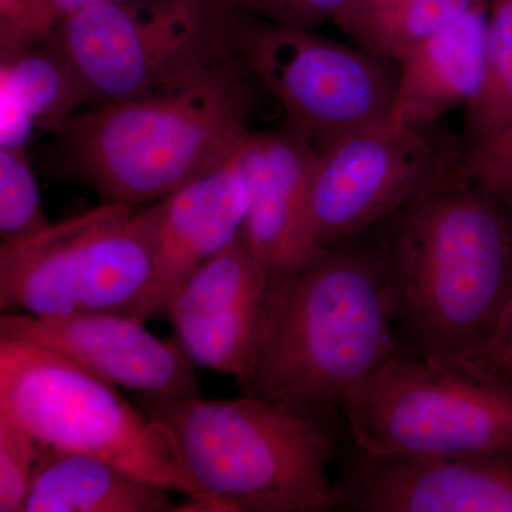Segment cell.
I'll use <instances>...</instances> for the list:
<instances>
[{
  "mask_svg": "<svg viewBox=\"0 0 512 512\" xmlns=\"http://www.w3.org/2000/svg\"><path fill=\"white\" fill-rule=\"evenodd\" d=\"M375 228L397 342L430 365L468 370L512 301L508 205L460 185Z\"/></svg>",
  "mask_w": 512,
  "mask_h": 512,
  "instance_id": "1",
  "label": "cell"
},
{
  "mask_svg": "<svg viewBox=\"0 0 512 512\" xmlns=\"http://www.w3.org/2000/svg\"><path fill=\"white\" fill-rule=\"evenodd\" d=\"M399 348L377 229L323 252L272 303L242 394L335 421Z\"/></svg>",
  "mask_w": 512,
  "mask_h": 512,
  "instance_id": "2",
  "label": "cell"
},
{
  "mask_svg": "<svg viewBox=\"0 0 512 512\" xmlns=\"http://www.w3.org/2000/svg\"><path fill=\"white\" fill-rule=\"evenodd\" d=\"M262 90L241 59L171 92L87 107L56 131L57 165L103 202H157L244 143Z\"/></svg>",
  "mask_w": 512,
  "mask_h": 512,
  "instance_id": "3",
  "label": "cell"
},
{
  "mask_svg": "<svg viewBox=\"0 0 512 512\" xmlns=\"http://www.w3.org/2000/svg\"><path fill=\"white\" fill-rule=\"evenodd\" d=\"M137 402L218 512L336 511L335 421L248 394L234 400L137 394Z\"/></svg>",
  "mask_w": 512,
  "mask_h": 512,
  "instance_id": "4",
  "label": "cell"
},
{
  "mask_svg": "<svg viewBox=\"0 0 512 512\" xmlns=\"http://www.w3.org/2000/svg\"><path fill=\"white\" fill-rule=\"evenodd\" d=\"M242 20L228 0H111L67 16L45 40L99 106L180 89L238 59Z\"/></svg>",
  "mask_w": 512,
  "mask_h": 512,
  "instance_id": "5",
  "label": "cell"
},
{
  "mask_svg": "<svg viewBox=\"0 0 512 512\" xmlns=\"http://www.w3.org/2000/svg\"><path fill=\"white\" fill-rule=\"evenodd\" d=\"M164 201L114 202L0 245V309L39 318L110 313L137 319L157 266Z\"/></svg>",
  "mask_w": 512,
  "mask_h": 512,
  "instance_id": "6",
  "label": "cell"
},
{
  "mask_svg": "<svg viewBox=\"0 0 512 512\" xmlns=\"http://www.w3.org/2000/svg\"><path fill=\"white\" fill-rule=\"evenodd\" d=\"M0 409L25 427L37 450L103 458L183 494L192 511L218 512L184 473L160 427L114 386L50 350L0 338Z\"/></svg>",
  "mask_w": 512,
  "mask_h": 512,
  "instance_id": "7",
  "label": "cell"
},
{
  "mask_svg": "<svg viewBox=\"0 0 512 512\" xmlns=\"http://www.w3.org/2000/svg\"><path fill=\"white\" fill-rule=\"evenodd\" d=\"M350 443L375 456L512 454V393L467 369L434 366L402 346L346 400Z\"/></svg>",
  "mask_w": 512,
  "mask_h": 512,
  "instance_id": "8",
  "label": "cell"
},
{
  "mask_svg": "<svg viewBox=\"0 0 512 512\" xmlns=\"http://www.w3.org/2000/svg\"><path fill=\"white\" fill-rule=\"evenodd\" d=\"M468 177L461 137L440 123H383L319 154L309 191V264L328 249L370 231L410 205Z\"/></svg>",
  "mask_w": 512,
  "mask_h": 512,
  "instance_id": "9",
  "label": "cell"
},
{
  "mask_svg": "<svg viewBox=\"0 0 512 512\" xmlns=\"http://www.w3.org/2000/svg\"><path fill=\"white\" fill-rule=\"evenodd\" d=\"M238 57L286 116V127L319 154L389 121L399 63L245 15Z\"/></svg>",
  "mask_w": 512,
  "mask_h": 512,
  "instance_id": "10",
  "label": "cell"
},
{
  "mask_svg": "<svg viewBox=\"0 0 512 512\" xmlns=\"http://www.w3.org/2000/svg\"><path fill=\"white\" fill-rule=\"evenodd\" d=\"M0 338L39 346L111 386L161 399L201 396L194 363L178 343L157 338L144 322L110 313L39 316L2 312Z\"/></svg>",
  "mask_w": 512,
  "mask_h": 512,
  "instance_id": "11",
  "label": "cell"
},
{
  "mask_svg": "<svg viewBox=\"0 0 512 512\" xmlns=\"http://www.w3.org/2000/svg\"><path fill=\"white\" fill-rule=\"evenodd\" d=\"M269 288L244 229L178 288L165 306L194 365L241 383L268 312Z\"/></svg>",
  "mask_w": 512,
  "mask_h": 512,
  "instance_id": "12",
  "label": "cell"
},
{
  "mask_svg": "<svg viewBox=\"0 0 512 512\" xmlns=\"http://www.w3.org/2000/svg\"><path fill=\"white\" fill-rule=\"evenodd\" d=\"M164 198L153 284L137 320L164 312L175 292L201 265L227 247L247 221L252 198V140Z\"/></svg>",
  "mask_w": 512,
  "mask_h": 512,
  "instance_id": "13",
  "label": "cell"
},
{
  "mask_svg": "<svg viewBox=\"0 0 512 512\" xmlns=\"http://www.w3.org/2000/svg\"><path fill=\"white\" fill-rule=\"evenodd\" d=\"M318 160V151L286 126L254 131L252 198L244 234L268 281V311L309 264L306 215Z\"/></svg>",
  "mask_w": 512,
  "mask_h": 512,
  "instance_id": "14",
  "label": "cell"
},
{
  "mask_svg": "<svg viewBox=\"0 0 512 512\" xmlns=\"http://www.w3.org/2000/svg\"><path fill=\"white\" fill-rule=\"evenodd\" d=\"M490 5L454 20L399 64L389 123H440L448 111L466 109L477 99L484 83Z\"/></svg>",
  "mask_w": 512,
  "mask_h": 512,
  "instance_id": "15",
  "label": "cell"
},
{
  "mask_svg": "<svg viewBox=\"0 0 512 512\" xmlns=\"http://www.w3.org/2000/svg\"><path fill=\"white\" fill-rule=\"evenodd\" d=\"M39 451L22 512H171L170 490L103 458Z\"/></svg>",
  "mask_w": 512,
  "mask_h": 512,
  "instance_id": "16",
  "label": "cell"
},
{
  "mask_svg": "<svg viewBox=\"0 0 512 512\" xmlns=\"http://www.w3.org/2000/svg\"><path fill=\"white\" fill-rule=\"evenodd\" d=\"M0 90L2 103L15 107L35 130L45 133L55 134L93 106L82 77L46 40L0 59Z\"/></svg>",
  "mask_w": 512,
  "mask_h": 512,
  "instance_id": "17",
  "label": "cell"
},
{
  "mask_svg": "<svg viewBox=\"0 0 512 512\" xmlns=\"http://www.w3.org/2000/svg\"><path fill=\"white\" fill-rule=\"evenodd\" d=\"M491 0H396L333 19L357 47L380 59L402 63L431 36Z\"/></svg>",
  "mask_w": 512,
  "mask_h": 512,
  "instance_id": "18",
  "label": "cell"
},
{
  "mask_svg": "<svg viewBox=\"0 0 512 512\" xmlns=\"http://www.w3.org/2000/svg\"><path fill=\"white\" fill-rule=\"evenodd\" d=\"M512 124V0H491L481 92L464 109L461 140L480 146Z\"/></svg>",
  "mask_w": 512,
  "mask_h": 512,
  "instance_id": "19",
  "label": "cell"
},
{
  "mask_svg": "<svg viewBox=\"0 0 512 512\" xmlns=\"http://www.w3.org/2000/svg\"><path fill=\"white\" fill-rule=\"evenodd\" d=\"M26 146H0V237L18 242L49 228Z\"/></svg>",
  "mask_w": 512,
  "mask_h": 512,
  "instance_id": "20",
  "label": "cell"
},
{
  "mask_svg": "<svg viewBox=\"0 0 512 512\" xmlns=\"http://www.w3.org/2000/svg\"><path fill=\"white\" fill-rule=\"evenodd\" d=\"M111 0H0V57L45 40L77 10Z\"/></svg>",
  "mask_w": 512,
  "mask_h": 512,
  "instance_id": "21",
  "label": "cell"
},
{
  "mask_svg": "<svg viewBox=\"0 0 512 512\" xmlns=\"http://www.w3.org/2000/svg\"><path fill=\"white\" fill-rule=\"evenodd\" d=\"M37 456L35 440L25 427L0 409V512H22Z\"/></svg>",
  "mask_w": 512,
  "mask_h": 512,
  "instance_id": "22",
  "label": "cell"
},
{
  "mask_svg": "<svg viewBox=\"0 0 512 512\" xmlns=\"http://www.w3.org/2000/svg\"><path fill=\"white\" fill-rule=\"evenodd\" d=\"M348 0H228L232 8L252 18L284 28L315 30L332 22Z\"/></svg>",
  "mask_w": 512,
  "mask_h": 512,
  "instance_id": "23",
  "label": "cell"
},
{
  "mask_svg": "<svg viewBox=\"0 0 512 512\" xmlns=\"http://www.w3.org/2000/svg\"><path fill=\"white\" fill-rule=\"evenodd\" d=\"M467 153L471 183L512 207V124Z\"/></svg>",
  "mask_w": 512,
  "mask_h": 512,
  "instance_id": "24",
  "label": "cell"
},
{
  "mask_svg": "<svg viewBox=\"0 0 512 512\" xmlns=\"http://www.w3.org/2000/svg\"><path fill=\"white\" fill-rule=\"evenodd\" d=\"M468 370L501 384L512 393V301L493 338L478 353Z\"/></svg>",
  "mask_w": 512,
  "mask_h": 512,
  "instance_id": "25",
  "label": "cell"
},
{
  "mask_svg": "<svg viewBox=\"0 0 512 512\" xmlns=\"http://www.w3.org/2000/svg\"><path fill=\"white\" fill-rule=\"evenodd\" d=\"M390 2H396V0H348V2L345 3V6L339 10L338 15H342V13L359 12V10L375 8V6L384 5V3Z\"/></svg>",
  "mask_w": 512,
  "mask_h": 512,
  "instance_id": "26",
  "label": "cell"
},
{
  "mask_svg": "<svg viewBox=\"0 0 512 512\" xmlns=\"http://www.w3.org/2000/svg\"><path fill=\"white\" fill-rule=\"evenodd\" d=\"M508 210H510V225H511V235H512V207H508Z\"/></svg>",
  "mask_w": 512,
  "mask_h": 512,
  "instance_id": "27",
  "label": "cell"
}]
</instances>
